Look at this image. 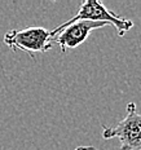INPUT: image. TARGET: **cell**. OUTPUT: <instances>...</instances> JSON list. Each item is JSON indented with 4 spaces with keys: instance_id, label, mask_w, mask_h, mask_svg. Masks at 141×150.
<instances>
[{
    "instance_id": "cell-1",
    "label": "cell",
    "mask_w": 141,
    "mask_h": 150,
    "mask_svg": "<svg viewBox=\"0 0 141 150\" xmlns=\"http://www.w3.org/2000/svg\"><path fill=\"white\" fill-rule=\"evenodd\" d=\"M77 21L105 22L113 27H115L119 36H124V34L133 27L132 21L127 20V18L122 17V16H119V14H115L114 12H111V11H109L101 1H98V0H86V1H83L82 4H80L79 12H78L74 17H71L69 21L60 25L58 27H56L53 31H51L52 39H55L65 27H67L69 25L77 22Z\"/></svg>"
},
{
    "instance_id": "cell-2",
    "label": "cell",
    "mask_w": 141,
    "mask_h": 150,
    "mask_svg": "<svg viewBox=\"0 0 141 150\" xmlns=\"http://www.w3.org/2000/svg\"><path fill=\"white\" fill-rule=\"evenodd\" d=\"M117 137L120 141L119 150H141V114L136 104L127 105L126 117L113 127L102 128V139L110 140Z\"/></svg>"
},
{
    "instance_id": "cell-3",
    "label": "cell",
    "mask_w": 141,
    "mask_h": 150,
    "mask_svg": "<svg viewBox=\"0 0 141 150\" xmlns=\"http://www.w3.org/2000/svg\"><path fill=\"white\" fill-rule=\"evenodd\" d=\"M4 43L11 51H21L29 53H43L52 48V33L44 27H27L22 30H11L4 35Z\"/></svg>"
},
{
    "instance_id": "cell-4",
    "label": "cell",
    "mask_w": 141,
    "mask_h": 150,
    "mask_svg": "<svg viewBox=\"0 0 141 150\" xmlns=\"http://www.w3.org/2000/svg\"><path fill=\"white\" fill-rule=\"evenodd\" d=\"M109 26L105 22H92V21H77L65 27L57 36L53 39V44H58L61 52L74 49L78 45L83 44L93 30Z\"/></svg>"
},
{
    "instance_id": "cell-5",
    "label": "cell",
    "mask_w": 141,
    "mask_h": 150,
    "mask_svg": "<svg viewBox=\"0 0 141 150\" xmlns=\"http://www.w3.org/2000/svg\"><path fill=\"white\" fill-rule=\"evenodd\" d=\"M74 150H98V149L92 145H80V146H78V148H75Z\"/></svg>"
}]
</instances>
